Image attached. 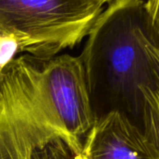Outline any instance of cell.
I'll list each match as a JSON object with an SVG mask.
<instances>
[{"label": "cell", "instance_id": "1", "mask_svg": "<svg viewBox=\"0 0 159 159\" xmlns=\"http://www.w3.org/2000/svg\"><path fill=\"white\" fill-rule=\"evenodd\" d=\"M96 120L81 57L14 58L0 75V159H72Z\"/></svg>", "mask_w": 159, "mask_h": 159}, {"label": "cell", "instance_id": "2", "mask_svg": "<svg viewBox=\"0 0 159 159\" xmlns=\"http://www.w3.org/2000/svg\"><path fill=\"white\" fill-rule=\"evenodd\" d=\"M151 34L143 0H113L99 15L80 56L93 112L100 106L97 118L111 111L140 117L139 88L153 80L144 47Z\"/></svg>", "mask_w": 159, "mask_h": 159}, {"label": "cell", "instance_id": "3", "mask_svg": "<svg viewBox=\"0 0 159 159\" xmlns=\"http://www.w3.org/2000/svg\"><path fill=\"white\" fill-rule=\"evenodd\" d=\"M102 8L99 0H0V29L19 52L50 59L88 36Z\"/></svg>", "mask_w": 159, "mask_h": 159}, {"label": "cell", "instance_id": "4", "mask_svg": "<svg viewBox=\"0 0 159 159\" xmlns=\"http://www.w3.org/2000/svg\"><path fill=\"white\" fill-rule=\"evenodd\" d=\"M72 159H159V150L125 113L111 111L96 118Z\"/></svg>", "mask_w": 159, "mask_h": 159}, {"label": "cell", "instance_id": "5", "mask_svg": "<svg viewBox=\"0 0 159 159\" xmlns=\"http://www.w3.org/2000/svg\"><path fill=\"white\" fill-rule=\"evenodd\" d=\"M144 47L152 62L153 80L151 85L139 88L141 129L147 139L159 150V49L152 34L145 38Z\"/></svg>", "mask_w": 159, "mask_h": 159}, {"label": "cell", "instance_id": "6", "mask_svg": "<svg viewBox=\"0 0 159 159\" xmlns=\"http://www.w3.org/2000/svg\"><path fill=\"white\" fill-rule=\"evenodd\" d=\"M17 52H19V43L16 38L0 31V73L14 59Z\"/></svg>", "mask_w": 159, "mask_h": 159}, {"label": "cell", "instance_id": "7", "mask_svg": "<svg viewBox=\"0 0 159 159\" xmlns=\"http://www.w3.org/2000/svg\"><path fill=\"white\" fill-rule=\"evenodd\" d=\"M145 8L156 46L159 49V0H148L145 2Z\"/></svg>", "mask_w": 159, "mask_h": 159}, {"label": "cell", "instance_id": "8", "mask_svg": "<svg viewBox=\"0 0 159 159\" xmlns=\"http://www.w3.org/2000/svg\"><path fill=\"white\" fill-rule=\"evenodd\" d=\"M99 1L104 5L105 3H108V2H111V1H112V0H99Z\"/></svg>", "mask_w": 159, "mask_h": 159}, {"label": "cell", "instance_id": "9", "mask_svg": "<svg viewBox=\"0 0 159 159\" xmlns=\"http://www.w3.org/2000/svg\"><path fill=\"white\" fill-rule=\"evenodd\" d=\"M0 75H1V73H0Z\"/></svg>", "mask_w": 159, "mask_h": 159}, {"label": "cell", "instance_id": "10", "mask_svg": "<svg viewBox=\"0 0 159 159\" xmlns=\"http://www.w3.org/2000/svg\"><path fill=\"white\" fill-rule=\"evenodd\" d=\"M0 31H1V29H0Z\"/></svg>", "mask_w": 159, "mask_h": 159}]
</instances>
